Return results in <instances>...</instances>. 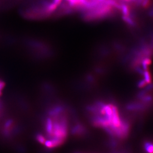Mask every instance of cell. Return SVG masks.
I'll list each match as a JSON object with an SVG mask.
<instances>
[{"mask_svg": "<svg viewBox=\"0 0 153 153\" xmlns=\"http://www.w3.org/2000/svg\"><path fill=\"white\" fill-rule=\"evenodd\" d=\"M68 122L67 113L64 108L56 105L50 108L44 120V133L37 135V141L47 148L60 146L67 139Z\"/></svg>", "mask_w": 153, "mask_h": 153, "instance_id": "cell-1", "label": "cell"}, {"mask_svg": "<svg viewBox=\"0 0 153 153\" xmlns=\"http://www.w3.org/2000/svg\"><path fill=\"white\" fill-rule=\"evenodd\" d=\"M144 147L149 153H153V144L151 142H146L144 145Z\"/></svg>", "mask_w": 153, "mask_h": 153, "instance_id": "cell-2", "label": "cell"}, {"mask_svg": "<svg viewBox=\"0 0 153 153\" xmlns=\"http://www.w3.org/2000/svg\"><path fill=\"white\" fill-rule=\"evenodd\" d=\"M2 94V93H1V91L0 90V96H1V95Z\"/></svg>", "mask_w": 153, "mask_h": 153, "instance_id": "cell-3", "label": "cell"}, {"mask_svg": "<svg viewBox=\"0 0 153 153\" xmlns=\"http://www.w3.org/2000/svg\"><path fill=\"white\" fill-rule=\"evenodd\" d=\"M125 1H128L129 0H125Z\"/></svg>", "mask_w": 153, "mask_h": 153, "instance_id": "cell-4", "label": "cell"}]
</instances>
